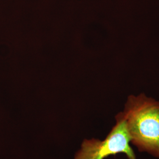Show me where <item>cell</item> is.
I'll use <instances>...</instances> for the list:
<instances>
[{"instance_id": "6da1fadb", "label": "cell", "mask_w": 159, "mask_h": 159, "mask_svg": "<svg viewBox=\"0 0 159 159\" xmlns=\"http://www.w3.org/2000/svg\"><path fill=\"white\" fill-rule=\"evenodd\" d=\"M122 112L130 143L159 159V101L143 93L130 95Z\"/></svg>"}, {"instance_id": "7a4b0ae2", "label": "cell", "mask_w": 159, "mask_h": 159, "mask_svg": "<svg viewBox=\"0 0 159 159\" xmlns=\"http://www.w3.org/2000/svg\"><path fill=\"white\" fill-rule=\"evenodd\" d=\"M116 123L103 140H85L75 159H104L109 156L124 153L128 159H137L130 145V137L126 129L123 112L116 116Z\"/></svg>"}]
</instances>
